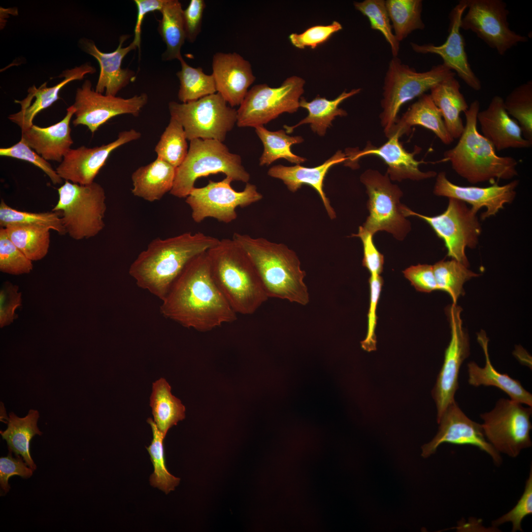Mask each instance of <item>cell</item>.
<instances>
[{
	"mask_svg": "<svg viewBox=\"0 0 532 532\" xmlns=\"http://www.w3.org/2000/svg\"><path fill=\"white\" fill-rule=\"evenodd\" d=\"M8 450L9 453L7 456L0 458L1 496L5 495L10 489V486L8 483L10 477L17 475L24 479H28L33 475V471L21 456L15 455V457H13L12 451Z\"/></svg>",
	"mask_w": 532,
	"mask_h": 532,
	"instance_id": "cell-52",
	"label": "cell"
},
{
	"mask_svg": "<svg viewBox=\"0 0 532 532\" xmlns=\"http://www.w3.org/2000/svg\"><path fill=\"white\" fill-rule=\"evenodd\" d=\"M361 89H353L347 92H343L335 99L329 100L317 96L311 101H307L301 97L299 107L308 111L307 116L293 126L284 125L286 133H290L297 127L305 124H309L312 131L321 136H324L327 130L332 125V122L337 116H345L347 112L339 107V104L347 99L360 92Z\"/></svg>",
	"mask_w": 532,
	"mask_h": 532,
	"instance_id": "cell-33",
	"label": "cell"
},
{
	"mask_svg": "<svg viewBox=\"0 0 532 532\" xmlns=\"http://www.w3.org/2000/svg\"><path fill=\"white\" fill-rule=\"evenodd\" d=\"M141 136L139 132L132 129L119 133L115 140L106 144L70 149L55 170L63 180L82 185L90 184L112 151Z\"/></svg>",
	"mask_w": 532,
	"mask_h": 532,
	"instance_id": "cell-19",
	"label": "cell"
},
{
	"mask_svg": "<svg viewBox=\"0 0 532 532\" xmlns=\"http://www.w3.org/2000/svg\"><path fill=\"white\" fill-rule=\"evenodd\" d=\"M0 155L30 162L41 169L54 184L63 183V179L49 162L32 149L22 138L9 147L0 148Z\"/></svg>",
	"mask_w": 532,
	"mask_h": 532,
	"instance_id": "cell-48",
	"label": "cell"
},
{
	"mask_svg": "<svg viewBox=\"0 0 532 532\" xmlns=\"http://www.w3.org/2000/svg\"><path fill=\"white\" fill-rule=\"evenodd\" d=\"M32 261L14 244L6 230L0 229V270L12 275L30 273L33 269Z\"/></svg>",
	"mask_w": 532,
	"mask_h": 532,
	"instance_id": "cell-47",
	"label": "cell"
},
{
	"mask_svg": "<svg viewBox=\"0 0 532 532\" xmlns=\"http://www.w3.org/2000/svg\"><path fill=\"white\" fill-rule=\"evenodd\" d=\"M368 196L367 203L369 215L362 226L373 235L385 231L402 240L411 229L410 224L402 212L400 202L402 192L391 183L388 175L368 169L360 176Z\"/></svg>",
	"mask_w": 532,
	"mask_h": 532,
	"instance_id": "cell-10",
	"label": "cell"
},
{
	"mask_svg": "<svg viewBox=\"0 0 532 532\" xmlns=\"http://www.w3.org/2000/svg\"><path fill=\"white\" fill-rule=\"evenodd\" d=\"M58 192L59 200L52 211L60 213L66 233L71 238H89L103 229L106 196L100 184L82 185L65 181Z\"/></svg>",
	"mask_w": 532,
	"mask_h": 532,
	"instance_id": "cell-8",
	"label": "cell"
},
{
	"mask_svg": "<svg viewBox=\"0 0 532 532\" xmlns=\"http://www.w3.org/2000/svg\"><path fill=\"white\" fill-rule=\"evenodd\" d=\"M519 181L515 180L502 186L497 183L486 187L461 186L450 182L444 171L437 175L433 193L438 196L456 199L471 205L476 213L482 207L486 210L481 215L485 220L495 215L503 208L505 203H511L516 195Z\"/></svg>",
	"mask_w": 532,
	"mask_h": 532,
	"instance_id": "cell-22",
	"label": "cell"
},
{
	"mask_svg": "<svg viewBox=\"0 0 532 532\" xmlns=\"http://www.w3.org/2000/svg\"><path fill=\"white\" fill-rule=\"evenodd\" d=\"M477 340L485 354V365L481 367L474 362L467 364L468 383L474 387L494 386L507 394L510 399L532 407V395L524 389L520 382L506 373L499 372L493 366L488 353L489 339L483 331L478 334Z\"/></svg>",
	"mask_w": 532,
	"mask_h": 532,
	"instance_id": "cell-29",
	"label": "cell"
},
{
	"mask_svg": "<svg viewBox=\"0 0 532 532\" xmlns=\"http://www.w3.org/2000/svg\"><path fill=\"white\" fill-rule=\"evenodd\" d=\"M304 84L303 78L292 76L278 87H270L266 84L254 86L248 90L237 110L236 125L239 127L256 128L264 126L283 113L297 112Z\"/></svg>",
	"mask_w": 532,
	"mask_h": 532,
	"instance_id": "cell-11",
	"label": "cell"
},
{
	"mask_svg": "<svg viewBox=\"0 0 532 532\" xmlns=\"http://www.w3.org/2000/svg\"><path fill=\"white\" fill-rule=\"evenodd\" d=\"M466 9L465 0H459L451 10L449 15L448 35L445 41L439 45L432 43L418 44L411 43L412 49L417 53L433 54L439 56L443 64L475 91L481 89L479 79L472 71L465 50V41L460 31V23Z\"/></svg>",
	"mask_w": 532,
	"mask_h": 532,
	"instance_id": "cell-20",
	"label": "cell"
},
{
	"mask_svg": "<svg viewBox=\"0 0 532 532\" xmlns=\"http://www.w3.org/2000/svg\"><path fill=\"white\" fill-rule=\"evenodd\" d=\"M219 240L201 232L156 238L133 262L129 274L139 287L162 300L188 264Z\"/></svg>",
	"mask_w": 532,
	"mask_h": 532,
	"instance_id": "cell-2",
	"label": "cell"
},
{
	"mask_svg": "<svg viewBox=\"0 0 532 532\" xmlns=\"http://www.w3.org/2000/svg\"><path fill=\"white\" fill-rule=\"evenodd\" d=\"M34 225L43 226L54 230L60 234L66 233L61 214L58 212L34 213L16 210L8 206L3 200L0 203V226L7 228L13 226Z\"/></svg>",
	"mask_w": 532,
	"mask_h": 532,
	"instance_id": "cell-42",
	"label": "cell"
},
{
	"mask_svg": "<svg viewBox=\"0 0 532 532\" xmlns=\"http://www.w3.org/2000/svg\"><path fill=\"white\" fill-rule=\"evenodd\" d=\"M399 137L395 134L390 136L388 140L377 147L367 143L363 150L350 149L346 153L348 158L347 166L355 167L356 163L364 156L373 155L382 159L387 166L386 173L390 179L400 181L403 179L422 180L433 177L437 173L434 171H422L419 168L422 164H427L423 160L417 161L415 156L421 148L415 146L412 152L407 151L399 141Z\"/></svg>",
	"mask_w": 532,
	"mask_h": 532,
	"instance_id": "cell-21",
	"label": "cell"
},
{
	"mask_svg": "<svg viewBox=\"0 0 532 532\" xmlns=\"http://www.w3.org/2000/svg\"><path fill=\"white\" fill-rule=\"evenodd\" d=\"M348 160L346 154L338 150L317 166L308 167L300 165L286 166L279 165L271 167L267 171V174L270 177L281 180L287 188L293 193L297 191L303 185L312 187L320 196L329 216L331 219H333L336 217V214L324 192V181L331 167L341 163L346 164Z\"/></svg>",
	"mask_w": 532,
	"mask_h": 532,
	"instance_id": "cell-27",
	"label": "cell"
},
{
	"mask_svg": "<svg viewBox=\"0 0 532 532\" xmlns=\"http://www.w3.org/2000/svg\"><path fill=\"white\" fill-rule=\"evenodd\" d=\"M212 67L217 93L230 106L240 105L256 79L250 62L235 52H217Z\"/></svg>",
	"mask_w": 532,
	"mask_h": 532,
	"instance_id": "cell-23",
	"label": "cell"
},
{
	"mask_svg": "<svg viewBox=\"0 0 532 532\" xmlns=\"http://www.w3.org/2000/svg\"><path fill=\"white\" fill-rule=\"evenodd\" d=\"M205 2L203 0H191L183 10V20L186 40L193 43L201 32Z\"/></svg>",
	"mask_w": 532,
	"mask_h": 532,
	"instance_id": "cell-56",
	"label": "cell"
},
{
	"mask_svg": "<svg viewBox=\"0 0 532 532\" xmlns=\"http://www.w3.org/2000/svg\"><path fill=\"white\" fill-rule=\"evenodd\" d=\"M131 36L122 35L118 47L113 52L104 53L100 51L91 39L82 38L79 41L81 49L94 57L98 62L100 71L95 91L105 95L116 96L118 93L135 78V73L129 68L122 67L123 59L131 51L138 48L133 40L128 46L123 44ZM139 49V48H138Z\"/></svg>",
	"mask_w": 532,
	"mask_h": 532,
	"instance_id": "cell-24",
	"label": "cell"
},
{
	"mask_svg": "<svg viewBox=\"0 0 532 532\" xmlns=\"http://www.w3.org/2000/svg\"><path fill=\"white\" fill-rule=\"evenodd\" d=\"M511 399H500L491 411L480 415L488 442L499 452L515 458L532 446V407Z\"/></svg>",
	"mask_w": 532,
	"mask_h": 532,
	"instance_id": "cell-12",
	"label": "cell"
},
{
	"mask_svg": "<svg viewBox=\"0 0 532 532\" xmlns=\"http://www.w3.org/2000/svg\"><path fill=\"white\" fill-rule=\"evenodd\" d=\"M387 10L397 40L401 42L412 32L423 30L421 0H387Z\"/></svg>",
	"mask_w": 532,
	"mask_h": 532,
	"instance_id": "cell-38",
	"label": "cell"
},
{
	"mask_svg": "<svg viewBox=\"0 0 532 532\" xmlns=\"http://www.w3.org/2000/svg\"><path fill=\"white\" fill-rule=\"evenodd\" d=\"M255 128V132L263 143L264 151L260 158V166H268L281 158L299 165L306 159L294 154L291 146L303 141L300 136H289L283 130L270 131L262 126Z\"/></svg>",
	"mask_w": 532,
	"mask_h": 532,
	"instance_id": "cell-37",
	"label": "cell"
},
{
	"mask_svg": "<svg viewBox=\"0 0 532 532\" xmlns=\"http://www.w3.org/2000/svg\"><path fill=\"white\" fill-rule=\"evenodd\" d=\"M232 239L247 255L268 298L307 304L309 295L296 253L286 245L234 233Z\"/></svg>",
	"mask_w": 532,
	"mask_h": 532,
	"instance_id": "cell-3",
	"label": "cell"
},
{
	"mask_svg": "<svg viewBox=\"0 0 532 532\" xmlns=\"http://www.w3.org/2000/svg\"><path fill=\"white\" fill-rule=\"evenodd\" d=\"M187 139L182 126L171 118L155 148L157 158L177 168L188 151Z\"/></svg>",
	"mask_w": 532,
	"mask_h": 532,
	"instance_id": "cell-43",
	"label": "cell"
},
{
	"mask_svg": "<svg viewBox=\"0 0 532 532\" xmlns=\"http://www.w3.org/2000/svg\"><path fill=\"white\" fill-rule=\"evenodd\" d=\"M341 24L334 21L328 25H316L307 29L300 33H292L289 38L293 46L303 49L306 47L312 49L326 42L335 33L341 30Z\"/></svg>",
	"mask_w": 532,
	"mask_h": 532,
	"instance_id": "cell-49",
	"label": "cell"
},
{
	"mask_svg": "<svg viewBox=\"0 0 532 532\" xmlns=\"http://www.w3.org/2000/svg\"><path fill=\"white\" fill-rule=\"evenodd\" d=\"M467 11L463 16L460 28L470 31L498 53L504 55L521 43L528 41L527 36L509 28V11L502 0H465Z\"/></svg>",
	"mask_w": 532,
	"mask_h": 532,
	"instance_id": "cell-15",
	"label": "cell"
},
{
	"mask_svg": "<svg viewBox=\"0 0 532 532\" xmlns=\"http://www.w3.org/2000/svg\"><path fill=\"white\" fill-rule=\"evenodd\" d=\"M183 10L178 0H166L160 11L162 18L158 20V31L166 46L162 55L164 61L179 60L182 57L181 50L186 39Z\"/></svg>",
	"mask_w": 532,
	"mask_h": 532,
	"instance_id": "cell-36",
	"label": "cell"
},
{
	"mask_svg": "<svg viewBox=\"0 0 532 532\" xmlns=\"http://www.w3.org/2000/svg\"><path fill=\"white\" fill-rule=\"evenodd\" d=\"M383 280L380 275H370L369 279L370 301L367 314V330L365 338L361 342L362 348L371 352L376 350V309Z\"/></svg>",
	"mask_w": 532,
	"mask_h": 532,
	"instance_id": "cell-50",
	"label": "cell"
},
{
	"mask_svg": "<svg viewBox=\"0 0 532 532\" xmlns=\"http://www.w3.org/2000/svg\"><path fill=\"white\" fill-rule=\"evenodd\" d=\"M19 287L5 282L0 291V327L3 328L13 323L18 317L15 312L22 305V295Z\"/></svg>",
	"mask_w": 532,
	"mask_h": 532,
	"instance_id": "cell-53",
	"label": "cell"
},
{
	"mask_svg": "<svg viewBox=\"0 0 532 532\" xmlns=\"http://www.w3.org/2000/svg\"><path fill=\"white\" fill-rule=\"evenodd\" d=\"M532 513V469L526 482L524 492L517 504L510 511L497 519L492 524L498 526L506 522L512 524V532L522 531L521 523L523 519Z\"/></svg>",
	"mask_w": 532,
	"mask_h": 532,
	"instance_id": "cell-51",
	"label": "cell"
},
{
	"mask_svg": "<svg viewBox=\"0 0 532 532\" xmlns=\"http://www.w3.org/2000/svg\"><path fill=\"white\" fill-rule=\"evenodd\" d=\"M356 10L367 17L372 30L380 32L390 46L393 57H398L399 42L393 31L391 21L387 10L385 0H365L354 2Z\"/></svg>",
	"mask_w": 532,
	"mask_h": 532,
	"instance_id": "cell-46",
	"label": "cell"
},
{
	"mask_svg": "<svg viewBox=\"0 0 532 532\" xmlns=\"http://www.w3.org/2000/svg\"><path fill=\"white\" fill-rule=\"evenodd\" d=\"M437 421L439 424L438 431L432 441L422 447V456L429 457L444 443L470 445L489 454L497 465L501 464L499 453L487 440L482 425L470 419L455 400L447 406Z\"/></svg>",
	"mask_w": 532,
	"mask_h": 532,
	"instance_id": "cell-18",
	"label": "cell"
},
{
	"mask_svg": "<svg viewBox=\"0 0 532 532\" xmlns=\"http://www.w3.org/2000/svg\"><path fill=\"white\" fill-rule=\"evenodd\" d=\"M148 100L145 93L128 99L103 95L92 88L91 82L87 79L76 90L72 104L75 118L72 124L74 126H86L94 133L100 127L115 116L123 114L138 116Z\"/></svg>",
	"mask_w": 532,
	"mask_h": 532,
	"instance_id": "cell-16",
	"label": "cell"
},
{
	"mask_svg": "<svg viewBox=\"0 0 532 532\" xmlns=\"http://www.w3.org/2000/svg\"><path fill=\"white\" fill-rule=\"evenodd\" d=\"M456 73L443 64L433 66L424 72L402 63L398 57L389 62L385 74L380 114L381 126L388 137L397 121L398 114L402 105L419 97L425 92Z\"/></svg>",
	"mask_w": 532,
	"mask_h": 532,
	"instance_id": "cell-7",
	"label": "cell"
},
{
	"mask_svg": "<svg viewBox=\"0 0 532 532\" xmlns=\"http://www.w3.org/2000/svg\"><path fill=\"white\" fill-rule=\"evenodd\" d=\"M150 406L153 421L165 436L171 427L185 418V406L171 394V387L165 378L153 383Z\"/></svg>",
	"mask_w": 532,
	"mask_h": 532,
	"instance_id": "cell-35",
	"label": "cell"
},
{
	"mask_svg": "<svg viewBox=\"0 0 532 532\" xmlns=\"http://www.w3.org/2000/svg\"><path fill=\"white\" fill-rule=\"evenodd\" d=\"M147 422L152 429L153 439L146 449L154 468L150 478V482L152 486L168 494L178 485L180 478L171 475L166 468L164 447L166 436L158 429L152 418H148Z\"/></svg>",
	"mask_w": 532,
	"mask_h": 532,
	"instance_id": "cell-44",
	"label": "cell"
},
{
	"mask_svg": "<svg viewBox=\"0 0 532 532\" xmlns=\"http://www.w3.org/2000/svg\"><path fill=\"white\" fill-rule=\"evenodd\" d=\"M460 88L458 81L451 77L430 90V95L440 110L446 127L454 139L459 138L464 131L465 126L461 113L469 107Z\"/></svg>",
	"mask_w": 532,
	"mask_h": 532,
	"instance_id": "cell-32",
	"label": "cell"
},
{
	"mask_svg": "<svg viewBox=\"0 0 532 532\" xmlns=\"http://www.w3.org/2000/svg\"><path fill=\"white\" fill-rule=\"evenodd\" d=\"M402 212L405 217L416 216L426 221L443 240L447 256L468 267L465 249L476 247L481 228L476 213L465 202L449 198L446 209L434 216L418 214L404 205Z\"/></svg>",
	"mask_w": 532,
	"mask_h": 532,
	"instance_id": "cell-13",
	"label": "cell"
},
{
	"mask_svg": "<svg viewBox=\"0 0 532 532\" xmlns=\"http://www.w3.org/2000/svg\"><path fill=\"white\" fill-rule=\"evenodd\" d=\"M354 235L360 237L363 243V266L367 269L370 275H380L383 270L384 256L373 243V235L360 226L358 233Z\"/></svg>",
	"mask_w": 532,
	"mask_h": 532,
	"instance_id": "cell-54",
	"label": "cell"
},
{
	"mask_svg": "<svg viewBox=\"0 0 532 532\" xmlns=\"http://www.w3.org/2000/svg\"><path fill=\"white\" fill-rule=\"evenodd\" d=\"M96 70L90 63H86L78 66L64 70L59 75L64 79L56 85L47 87V82L38 88L33 85L28 90V95L21 100H15L21 106V110L11 114L8 119L16 124L21 131L33 125L35 116L42 110L50 106L59 98L60 90L67 83L76 80H81L88 74H93Z\"/></svg>",
	"mask_w": 532,
	"mask_h": 532,
	"instance_id": "cell-26",
	"label": "cell"
},
{
	"mask_svg": "<svg viewBox=\"0 0 532 532\" xmlns=\"http://www.w3.org/2000/svg\"><path fill=\"white\" fill-rule=\"evenodd\" d=\"M39 414L37 410L31 409L24 417L20 418L14 413L9 414L7 428L0 431V434L7 444L8 450L15 455L21 456L27 465L33 471L36 466L30 453V443L35 435H42L37 426Z\"/></svg>",
	"mask_w": 532,
	"mask_h": 532,
	"instance_id": "cell-34",
	"label": "cell"
},
{
	"mask_svg": "<svg viewBox=\"0 0 532 532\" xmlns=\"http://www.w3.org/2000/svg\"><path fill=\"white\" fill-rule=\"evenodd\" d=\"M179 61L181 68L176 74L180 83L178 98L182 103L195 101L217 93L212 74H205L200 67L191 66L182 57Z\"/></svg>",
	"mask_w": 532,
	"mask_h": 532,
	"instance_id": "cell-40",
	"label": "cell"
},
{
	"mask_svg": "<svg viewBox=\"0 0 532 532\" xmlns=\"http://www.w3.org/2000/svg\"><path fill=\"white\" fill-rule=\"evenodd\" d=\"M233 180L229 177L217 182L209 180L202 187H194L186 198V202L191 209V216L196 223L207 218L229 223L237 218L236 209L245 207L260 200L263 195L257 187L247 183L242 191H236L231 186Z\"/></svg>",
	"mask_w": 532,
	"mask_h": 532,
	"instance_id": "cell-14",
	"label": "cell"
},
{
	"mask_svg": "<svg viewBox=\"0 0 532 532\" xmlns=\"http://www.w3.org/2000/svg\"><path fill=\"white\" fill-rule=\"evenodd\" d=\"M5 229L11 241L32 261L41 260L48 253L50 242L49 228L13 226Z\"/></svg>",
	"mask_w": 532,
	"mask_h": 532,
	"instance_id": "cell-39",
	"label": "cell"
},
{
	"mask_svg": "<svg viewBox=\"0 0 532 532\" xmlns=\"http://www.w3.org/2000/svg\"><path fill=\"white\" fill-rule=\"evenodd\" d=\"M462 311L461 307L454 304L448 310L451 330V339L445 352L442 366L432 391L437 408V420L447 406L455 400V395L459 388L460 369L469 354L468 336L462 326Z\"/></svg>",
	"mask_w": 532,
	"mask_h": 532,
	"instance_id": "cell-17",
	"label": "cell"
},
{
	"mask_svg": "<svg viewBox=\"0 0 532 532\" xmlns=\"http://www.w3.org/2000/svg\"><path fill=\"white\" fill-rule=\"evenodd\" d=\"M168 109L189 141L199 138L223 142L237 122V110L218 93L186 103L170 101Z\"/></svg>",
	"mask_w": 532,
	"mask_h": 532,
	"instance_id": "cell-9",
	"label": "cell"
},
{
	"mask_svg": "<svg viewBox=\"0 0 532 532\" xmlns=\"http://www.w3.org/2000/svg\"><path fill=\"white\" fill-rule=\"evenodd\" d=\"M480 102L473 100L464 112L466 124L457 144L444 153L442 161L449 162L453 170L472 184L495 179H510L518 174L517 161L499 156L492 144L477 130Z\"/></svg>",
	"mask_w": 532,
	"mask_h": 532,
	"instance_id": "cell-5",
	"label": "cell"
},
{
	"mask_svg": "<svg viewBox=\"0 0 532 532\" xmlns=\"http://www.w3.org/2000/svg\"><path fill=\"white\" fill-rule=\"evenodd\" d=\"M212 278L237 314L250 315L269 298L251 261L232 238L207 251Z\"/></svg>",
	"mask_w": 532,
	"mask_h": 532,
	"instance_id": "cell-4",
	"label": "cell"
},
{
	"mask_svg": "<svg viewBox=\"0 0 532 532\" xmlns=\"http://www.w3.org/2000/svg\"><path fill=\"white\" fill-rule=\"evenodd\" d=\"M482 135L501 151L508 148L525 149L532 142L525 138L517 121L508 114L503 99L499 96L492 99L487 108L479 111L477 116Z\"/></svg>",
	"mask_w": 532,
	"mask_h": 532,
	"instance_id": "cell-25",
	"label": "cell"
},
{
	"mask_svg": "<svg viewBox=\"0 0 532 532\" xmlns=\"http://www.w3.org/2000/svg\"><path fill=\"white\" fill-rule=\"evenodd\" d=\"M166 0H134L137 8V17L134 27V36L133 40L135 41L140 48L141 42V26L145 16L149 12L160 11L165 4Z\"/></svg>",
	"mask_w": 532,
	"mask_h": 532,
	"instance_id": "cell-57",
	"label": "cell"
},
{
	"mask_svg": "<svg viewBox=\"0 0 532 532\" xmlns=\"http://www.w3.org/2000/svg\"><path fill=\"white\" fill-rule=\"evenodd\" d=\"M161 301L160 312L164 317L199 332L237 319L212 278L207 252L188 264Z\"/></svg>",
	"mask_w": 532,
	"mask_h": 532,
	"instance_id": "cell-1",
	"label": "cell"
},
{
	"mask_svg": "<svg viewBox=\"0 0 532 532\" xmlns=\"http://www.w3.org/2000/svg\"><path fill=\"white\" fill-rule=\"evenodd\" d=\"M413 126H420L431 131L446 145L454 141L446 127L440 110L430 94H424L419 97L402 116L398 119L387 138L395 134L400 137L409 133Z\"/></svg>",
	"mask_w": 532,
	"mask_h": 532,
	"instance_id": "cell-30",
	"label": "cell"
},
{
	"mask_svg": "<svg viewBox=\"0 0 532 532\" xmlns=\"http://www.w3.org/2000/svg\"><path fill=\"white\" fill-rule=\"evenodd\" d=\"M74 113L75 109L71 105L67 108L65 116L59 122L45 128L33 124L21 131V138L46 161L61 163L73 143L70 122Z\"/></svg>",
	"mask_w": 532,
	"mask_h": 532,
	"instance_id": "cell-28",
	"label": "cell"
},
{
	"mask_svg": "<svg viewBox=\"0 0 532 532\" xmlns=\"http://www.w3.org/2000/svg\"><path fill=\"white\" fill-rule=\"evenodd\" d=\"M432 266L438 290L448 293L454 304L460 296L464 294V283L479 275L454 259L440 261Z\"/></svg>",
	"mask_w": 532,
	"mask_h": 532,
	"instance_id": "cell-41",
	"label": "cell"
},
{
	"mask_svg": "<svg viewBox=\"0 0 532 532\" xmlns=\"http://www.w3.org/2000/svg\"><path fill=\"white\" fill-rule=\"evenodd\" d=\"M223 173L233 181L248 183L250 174L242 164L241 157L231 153L222 142L214 139L190 141L187 155L176 169L172 196L186 198L200 177Z\"/></svg>",
	"mask_w": 532,
	"mask_h": 532,
	"instance_id": "cell-6",
	"label": "cell"
},
{
	"mask_svg": "<svg viewBox=\"0 0 532 532\" xmlns=\"http://www.w3.org/2000/svg\"><path fill=\"white\" fill-rule=\"evenodd\" d=\"M176 169L158 158L139 167L132 175L133 194L150 202L160 200L166 193L170 192Z\"/></svg>",
	"mask_w": 532,
	"mask_h": 532,
	"instance_id": "cell-31",
	"label": "cell"
},
{
	"mask_svg": "<svg viewBox=\"0 0 532 532\" xmlns=\"http://www.w3.org/2000/svg\"><path fill=\"white\" fill-rule=\"evenodd\" d=\"M503 103L508 114L519 125L524 137L532 142V81L515 88Z\"/></svg>",
	"mask_w": 532,
	"mask_h": 532,
	"instance_id": "cell-45",
	"label": "cell"
},
{
	"mask_svg": "<svg viewBox=\"0 0 532 532\" xmlns=\"http://www.w3.org/2000/svg\"><path fill=\"white\" fill-rule=\"evenodd\" d=\"M404 276L418 291L430 293L438 290L432 265L419 264L403 271Z\"/></svg>",
	"mask_w": 532,
	"mask_h": 532,
	"instance_id": "cell-55",
	"label": "cell"
}]
</instances>
